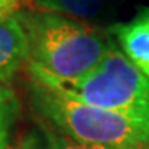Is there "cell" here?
I'll return each instance as SVG.
<instances>
[{"label":"cell","mask_w":149,"mask_h":149,"mask_svg":"<svg viewBox=\"0 0 149 149\" xmlns=\"http://www.w3.org/2000/svg\"><path fill=\"white\" fill-rule=\"evenodd\" d=\"M18 99L9 87L0 82V149L8 148L11 130L18 116Z\"/></svg>","instance_id":"obj_7"},{"label":"cell","mask_w":149,"mask_h":149,"mask_svg":"<svg viewBox=\"0 0 149 149\" xmlns=\"http://www.w3.org/2000/svg\"><path fill=\"white\" fill-rule=\"evenodd\" d=\"M108 33L117 40L128 59L149 78V6L139 8L130 22L113 24Z\"/></svg>","instance_id":"obj_4"},{"label":"cell","mask_w":149,"mask_h":149,"mask_svg":"<svg viewBox=\"0 0 149 149\" xmlns=\"http://www.w3.org/2000/svg\"><path fill=\"white\" fill-rule=\"evenodd\" d=\"M29 41V63L58 79H76L90 73L114 43L74 18L55 12L18 11Z\"/></svg>","instance_id":"obj_1"},{"label":"cell","mask_w":149,"mask_h":149,"mask_svg":"<svg viewBox=\"0 0 149 149\" xmlns=\"http://www.w3.org/2000/svg\"><path fill=\"white\" fill-rule=\"evenodd\" d=\"M37 145V149H108L102 146L79 143V141H74L64 134H56L49 130H43L41 140Z\"/></svg>","instance_id":"obj_8"},{"label":"cell","mask_w":149,"mask_h":149,"mask_svg":"<svg viewBox=\"0 0 149 149\" xmlns=\"http://www.w3.org/2000/svg\"><path fill=\"white\" fill-rule=\"evenodd\" d=\"M32 104L64 135L74 141L108 149H149V135L119 113L64 96L31 81Z\"/></svg>","instance_id":"obj_3"},{"label":"cell","mask_w":149,"mask_h":149,"mask_svg":"<svg viewBox=\"0 0 149 149\" xmlns=\"http://www.w3.org/2000/svg\"><path fill=\"white\" fill-rule=\"evenodd\" d=\"M20 9V0H0V18L11 17Z\"/></svg>","instance_id":"obj_9"},{"label":"cell","mask_w":149,"mask_h":149,"mask_svg":"<svg viewBox=\"0 0 149 149\" xmlns=\"http://www.w3.org/2000/svg\"><path fill=\"white\" fill-rule=\"evenodd\" d=\"M5 149H11V148H9V146H8V148H5Z\"/></svg>","instance_id":"obj_10"},{"label":"cell","mask_w":149,"mask_h":149,"mask_svg":"<svg viewBox=\"0 0 149 149\" xmlns=\"http://www.w3.org/2000/svg\"><path fill=\"white\" fill-rule=\"evenodd\" d=\"M32 79L64 96L119 113L134 120L149 135V78L116 44L94 69L76 79H58L29 63Z\"/></svg>","instance_id":"obj_2"},{"label":"cell","mask_w":149,"mask_h":149,"mask_svg":"<svg viewBox=\"0 0 149 149\" xmlns=\"http://www.w3.org/2000/svg\"><path fill=\"white\" fill-rule=\"evenodd\" d=\"M29 61V41L17 15L0 18V82L9 81Z\"/></svg>","instance_id":"obj_5"},{"label":"cell","mask_w":149,"mask_h":149,"mask_svg":"<svg viewBox=\"0 0 149 149\" xmlns=\"http://www.w3.org/2000/svg\"><path fill=\"white\" fill-rule=\"evenodd\" d=\"M31 6L76 20H93L100 14L104 0H28Z\"/></svg>","instance_id":"obj_6"}]
</instances>
